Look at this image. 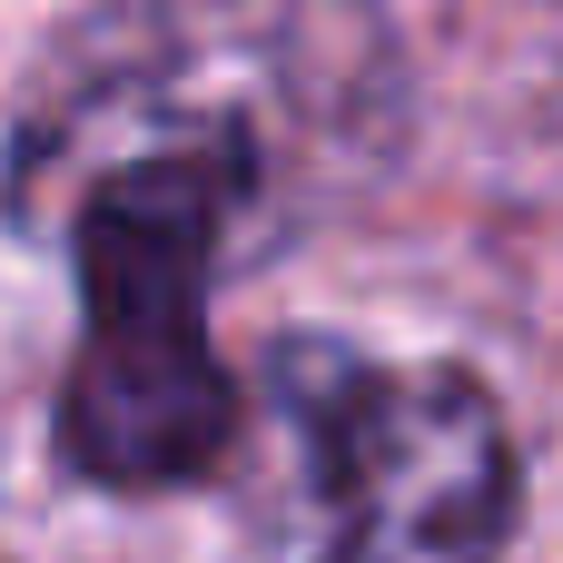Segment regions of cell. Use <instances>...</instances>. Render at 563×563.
<instances>
[{
    "label": "cell",
    "mask_w": 563,
    "mask_h": 563,
    "mask_svg": "<svg viewBox=\"0 0 563 563\" xmlns=\"http://www.w3.org/2000/svg\"><path fill=\"white\" fill-rule=\"evenodd\" d=\"M406 99L386 0H109L40 59L0 198L79 277L69 475L148 495L238 445L208 297L376 188Z\"/></svg>",
    "instance_id": "obj_1"
},
{
    "label": "cell",
    "mask_w": 563,
    "mask_h": 563,
    "mask_svg": "<svg viewBox=\"0 0 563 563\" xmlns=\"http://www.w3.org/2000/svg\"><path fill=\"white\" fill-rule=\"evenodd\" d=\"M277 475L247 563H495L515 445L495 396L435 356L287 336L267 356Z\"/></svg>",
    "instance_id": "obj_2"
}]
</instances>
